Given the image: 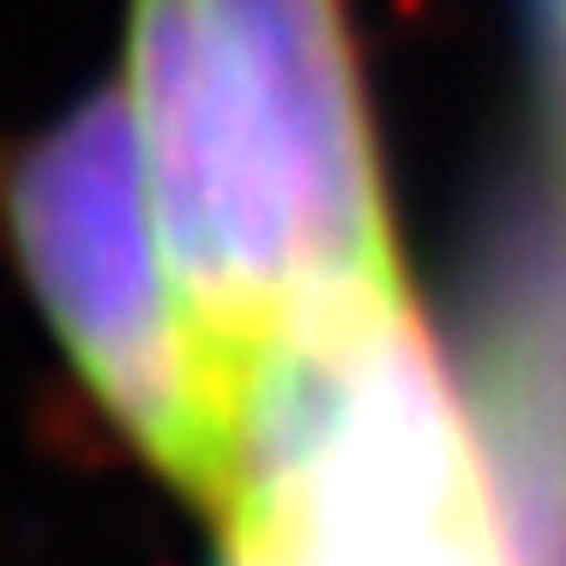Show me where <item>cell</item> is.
Wrapping results in <instances>:
<instances>
[{
  "instance_id": "obj_4",
  "label": "cell",
  "mask_w": 566,
  "mask_h": 566,
  "mask_svg": "<svg viewBox=\"0 0 566 566\" xmlns=\"http://www.w3.org/2000/svg\"><path fill=\"white\" fill-rule=\"evenodd\" d=\"M536 12H543V31H548V43H555V61H560V78H566V0H536Z\"/></svg>"
},
{
  "instance_id": "obj_3",
  "label": "cell",
  "mask_w": 566,
  "mask_h": 566,
  "mask_svg": "<svg viewBox=\"0 0 566 566\" xmlns=\"http://www.w3.org/2000/svg\"><path fill=\"white\" fill-rule=\"evenodd\" d=\"M0 241L103 428L218 518L235 410L175 277L120 78L0 145Z\"/></svg>"
},
{
  "instance_id": "obj_1",
  "label": "cell",
  "mask_w": 566,
  "mask_h": 566,
  "mask_svg": "<svg viewBox=\"0 0 566 566\" xmlns=\"http://www.w3.org/2000/svg\"><path fill=\"white\" fill-rule=\"evenodd\" d=\"M120 85L241 422L265 356L403 295L344 0H127Z\"/></svg>"
},
{
  "instance_id": "obj_5",
  "label": "cell",
  "mask_w": 566,
  "mask_h": 566,
  "mask_svg": "<svg viewBox=\"0 0 566 566\" xmlns=\"http://www.w3.org/2000/svg\"><path fill=\"white\" fill-rule=\"evenodd\" d=\"M218 566H265V560L253 555L248 543H229V536H223V555H218Z\"/></svg>"
},
{
  "instance_id": "obj_2",
  "label": "cell",
  "mask_w": 566,
  "mask_h": 566,
  "mask_svg": "<svg viewBox=\"0 0 566 566\" xmlns=\"http://www.w3.org/2000/svg\"><path fill=\"white\" fill-rule=\"evenodd\" d=\"M211 524L265 566H524L403 295L260 361Z\"/></svg>"
}]
</instances>
